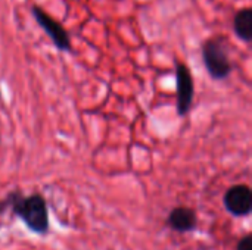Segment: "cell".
<instances>
[{
	"instance_id": "ba28073f",
	"label": "cell",
	"mask_w": 252,
	"mask_h": 250,
	"mask_svg": "<svg viewBox=\"0 0 252 250\" xmlns=\"http://www.w3.org/2000/svg\"><path fill=\"white\" fill-rule=\"evenodd\" d=\"M238 250H252V237L250 234L238 243Z\"/></svg>"
},
{
	"instance_id": "7a4b0ae2",
	"label": "cell",
	"mask_w": 252,
	"mask_h": 250,
	"mask_svg": "<svg viewBox=\"0 0 252 250\" xmlns=\"http://www.w3.org/2000/svg\"><path fill=\"white\" fill-rule=\"evenodd\" d=\"M202 60L208 74L214 80H224L232 71V65L223 43L217 38L208 40L202 46Z\"/></svg>"
},
{
	"instance_id": "277c9868",
	"label": "cell",
	"mask_w": 252,
	"mask_h": 250,
	"mask_svg": "<svg viewBox=\"0 0 252 250\" xmlns=\"http://www.w3.org/2000/svg\"><path fill=\"white\" fill-rule=\"evenodd\" d=\"M32 15L35 18V21L38 22V25L46 31V34L52 38L53 44L62 50V52H69L71 50V40H69V35L68 32L65 31V28L58 22L55 21L52 16H49L41 7L38 6H34L32 7Z\"/></svg>"
},
{
	"instance_id": "8992f818",
	"label": "cell",
	"mask_w": 252,
	"mask_h": 250,
	"mask_svg": "<svg viewBox=\"0 0 252 250\" xmlns=\"http://www.w3.org/2000/svg\"><path fill=\"white\" fill-rule=\"evenodd\" d=\"M196 214L195 211H192L190 208H185V206H179L174 208L168 218H167V225L179 233H189L193 231L196 227Z\"/></svg>"
},
{
	"instance_id": "6da1fadb",
	"label": "cell",
	"mask_w": 252,
	"mask_h": 250,
	"mask_svg": "<svg viewBox=\"0 0 252 250\" xmlns=\"http://www.w3.org/2000/svg\"><path fill=\"white\" fill-rule=\"evenodd\" d=\"M7 205L32 233L46 234L49 231V211L41 194H31L24 197L19 192H13L1 203L3 208Z\"/></svg>"
},
{
	"instance_id": "5b68a950",
	"label": "cell",
	"mask_w": 252,
	"mask_h": 250,
	"mask_svg": "<svg viewBox=\"0 0 252 250\" xmlns=\"http://www.w3.org/2000/svg\"><path fill=\"white\" fill-rule=\"evenodd\" d=\"M224 206L233 217H247L252 209V192L248 186L230 187L224 194Z\"/></svg>"
},
{
	"instance_id": "52a82bcc",
	"label": "cell",
	"mask_w": 252,
	"mask_h": 250,
	"mask_svg": "<svg viewBox=\"0 0 252 250\" xmlns=\"http://www.w3.org/2000/svg\"><path fill=\"white\" fill-rule=\"evenodd\" d=\"M235 32L244 41H251L252 38V9L247 7L236 13L235 16Z\"/></svg>"
},
{
	"instance_id": "3957f363",
	"label": "cell",
	"mask_w": 252,
	"mask_h": 250,
	"mask_svg": "<svg viewBox=\"0 0 252 250\" xmlns=\"http://www.w3.org/2000/svg\"><path fill=\"white\" fill-rule=\"evenodd\" d=\"M176 90H177V113L186 115L193 103V80L189 68L177 62L176 65Z\"/></svg>"
}]
</instances>
